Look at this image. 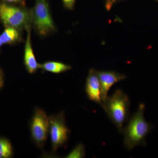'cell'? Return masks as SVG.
I'll list each match as a JSON object with an SVG mask.
<instances>
[{
  "mask_svg": "<svg viewBox=\"0 0 158 158\" xmlns=\"http://www.w3.org/2000/svg\"><path fill=\"white\" fill-rule=\"evenodd\" d=\"M31 27L26 29L27 37L25 44L24 63L27 71L30 74L35 73L39 69V64L37 62L34 55L31 38Z\"/></svg>",
  "mask_w": 158,
  "mask_h": 158,
  "instance_id": "9c48e42d",
  "label": "cell"
},
{
  "mask_svg": "<svg viewBox=\"0 0 158 158\" xmlns=\"http://www.w3.org/2000/svg\"><path fill=\"white\" fill-rule=\"evenodd\" d=\"M85 91L89 100L96 103L102 107L101 91L97 70L91 69L89 71L85 84Z\"/></svg>",
  "mask_w": 158,
  "mask_h": 158,
  "instance_id": "ba28073f",
  "label": "cell"
},
{
  "mask_svg": "<svg viewBox=\"0 0 158 158\" xmlns=\"http://www.w3.org/2000/svg\"><path fill=\"white\" fill-rule=\"evenodd\" d=\"M4 85V77L2 71L0 69V90L2 88Z\"/></svg>",
  "mask_w": 158,
  "mask_h": 158,
  "instance_id": "2e32d148",
  "label": "cell"
},
{
  "mask_svg": "<svg viewBox=\"0 0 158 158\" xmlns=\"http://www.w3.org/2000/svg\"><path fill=\"white\" fill-rule=\"evenodd\" d=\"M3 43H2V41H1V39H0V47L2 46V45Z\"/></svg>",
  "mask_w": 158,
  "mask_h": 158,
  "instance_id": "ac0fdd59",
  "label": "cell"
},
{
  "mask_svg": "<svg viewBox=\"0 0 158 158\" xmlns=\"http://www.w3.org/2000/svg\"><path fill=\"white\" fill-rule=\"evenodd\" d=\"M120 0H106V9L108 10H110V9L112 8L113 5L116 3L118 1ZM158 2V0H155Z\"/></svg>",
  "mask_w": 158,
  "mask_h": 158,
  "instance_id": "9a60e30c",
  "label": "cell"
},
{
  "mask_svg": "<svg viewBox=\"0 0 158 158\" xmlns=\"http://www.w3.org/2000/svg\"><path fill=\"white\" fill-rule=\"evenodd\" d=\"M130 106L129 96L121 89H116L103 102L102 108L119 133L130 118Z\"/></svg>",
  "mask_w": 158,
  "mask_h": 158,
  "instance_id": "7a4b0ae2",
  "label": "cell"
},
{
  "mask_svg": "<svg viewBox=\"0 0 158 158\" xmlns=\"http://www.w3.org/2000/svg\"><path fill=\"white\" fill-rule=\"evenodd\" d=\"M86 156L85 146L81 143H79L66 156V158H82Z\"/></svg>",
  "mask_w": 158,
  "mask_h": 158,
  "instance_id": "4fadbf2b",
  "label": "cell"
},
{
  "mask_svg": "<svg viewBox=\"0 0 158 158\" xmlns=\"http://www.w3.org/2000/svg\"><path fill=\"white\" fill-rule=\"evenodd\" d=\"M71 68L70 65L57 61H48L39 64V69L44 71L56 74L65 72Z\"/></svg>",
  "mask_w": 158,
  "mask_h": 158,
  "instance_id": "30bf717a",
  "label": "cell"
},
{
  "mask_svg": "<svg viewBox=\"0 0 158 158\" xmlns=\"http://www.w3.org/2000/svg\"><path fill=\"white\" fill-rule=\"evenodd\" d=\"M70 134V130L65 124V114L63 111L49 116V135L50 137L53 153L66 145Z\"/></svg>",
  "mask_w": 158,
  "mask_h": 158,
  "instance_id": "5b68a950",
  "label": "cell"
},
{
  "mask_svg": "<svg viewBox=\"0 0 158 158\" xmlns=\"http://www.w3.org/2000/svg\"><path fill=\"white\" fill-rule=\"evenodd\" d=\"M145 106L140 103L135 113L130 118L128 123L122 131L123 143L126 149L131 150L136 146L147 145L146 138L153 128V125L144 118Z\"/></svg>",
  "mask_w": 158,
  "mask_h": 158,
  "instance_id": "6da1fadb",
  "label": "cell"
},
{
  "mask_svg": "<svg viewBox=\"0 0 158 158\" xmlns=\"http://www.w3.org/2000/svg\"><path fill=\"white\" fill-rule=\"evenodd\" d=\"M49 116L44 110L35 108L30 123L31 137L35 145L42 148L49 135Z\"/></svg>",
  "mask_w": 158,
  "mask_h": 158,
  "instance_id": "8992f818",
  "label": "cell"
},
{
  "mask_svg": "<svg viewBox=\"0 0 158 158\" xmlns=\"http://www.w3.org/2000/svg\"><path fill=\"white\" fill-rule=\"evenodd\" d=\"M20 37L19 30L12 27H6L5 31L0 35V39L3 44L17 42L19 40Z\"/></svg>",
  "mask_w": 158,
  "mask_h": 158,
  "instance_id": "8fae6325",
  "label": "cell"
},
{
  "mask_svg": "<svg viewBox=\"0 0 158 158\" xmlns=\"http://www.w3.org/2000/svg\"><path fill=\"white\" fill-rule=\"evenodd\" d=\"M97 72L100 85L103 104L107 97L111 87L116 83L126 78V76L113 70H97Z\"/></svg>",
  "mask_w": 158,
  "mask_h": 158,
  "instance_id": "52a82bcc",
  "label": "cell"
},
{
  "mask_svg": "<svg viewBox=\"0 0 158 158\" xmlns=\"http://www.w3.org/2000/svg\"><path fill=\"white\" fill-rule=\"evenodd\" d=\"M32 14V26L40 37H45L56 31L48 0H36Z\"/></svg>",
  "mask_w": 158,
  "mask_h": 158,
  "instance_id": "3957f363",
  "label": "cell"
},
{
  "mask_svg": "<svg viewBox=\"0 0 158 158\" xmlns=\"http://www.w3.org/2000/svg\"><path fill=\"white\" fill-rule=\"evenodd\" d=\"M13 152L10 141L4 138H0V157L8 158L12 156Z\"/></svg>",
  "mask_w": 158,
  "mask_h": 158,
  "instance_id": "7c38bea8",
  "label": "cell"
},
{
  "mask_svg": "<svg viewBox=\"0 0 158 158\" xmlns=\"http://www.w3.org/2000/svg\"><path fill=\"white\" fill-rule=\"evenodd\" d=\"M0 19L6 27H12L19 31L26 30L32 26V10L2 4L0 5Z\"/></svg>",
  "mask_w": 158,
  "mask_h": 158,
  "instance_id": "277c9868",
  "label": "cell"
},
{
  "mask_svg": "<svg viewBox=\"0 0 158 158\" xmlns=\"http://www.w3.org/2000/svg\"><path fill=\"white\" fill-rule=\"evenodd\" d=\"M76 0H62L64 6L66 9L72 10L73 9Z\"/></svg>",
  "mask_w": 158,
  "mask_h": 158,
  "instance_id": "5bb4252c",
  "label": "cell"
},
{
  "mask_svg": "<svg viewBox=\"0 0 158 158\" xmlns=\"http://www.w3.org/2000/svg\"><path fill=\"white\" fill-rule=\"evenodd\" d=\"M6 2H21L23 0H5Z\"/></svg>",
  "mask_w": 158,
  "mask_h": 158,
  "instance_id": "e0dca14e",
  "label": "cell"
},
{
  "mask_svg": "<svg viewBox=\"0 0 158 158\" xmlns=\"http://www.w3.org/2000/svg\"><path fill=\"white\" fill-rule=\"evenodd\" d=\"M0 158H1V157H0Z\"/></svg>",
  "mask_w": 158,
  "mask_h": 158,
  "instance_id": "d6986e66",
  "label": "cell"
}]
</instances>
